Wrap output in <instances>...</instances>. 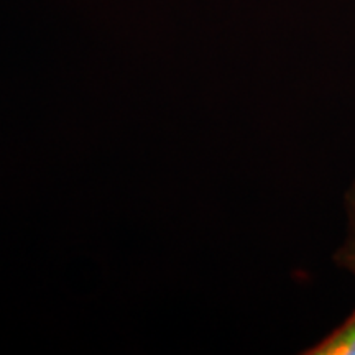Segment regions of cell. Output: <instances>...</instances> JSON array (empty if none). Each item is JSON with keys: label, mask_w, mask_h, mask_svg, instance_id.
I'll return each mask as SVG.
<instances>
[{"label": "cell", "mask_w": 355, "mask_h": 355, "mask_svg": "<svg viewBox=\"0 0 355 355\" xmlns=\"http://www.w3.org/2000/svg\"><path fill=\"white\" fill-rule=\"evenodd\" d=\"M345 214H347V232L334 260L345 272L355 275V181L345 193Z\"/></svg>", "instance_id": "obj_2"}, {"label": "cell", "mask_w": 355, "mask_h": 355, "mask_svg": "<svg viewBox=\"0 0 355 355\" xmlns=\"http://www.w3.org/2000/svg\"><path fill=\"white\" fill-rule=\"evenodd\" d=\"M304 354L309 355H355V311L337 329L313 345Z\"/></svg>", "instance_id": "obj_1"}]
</instances>
